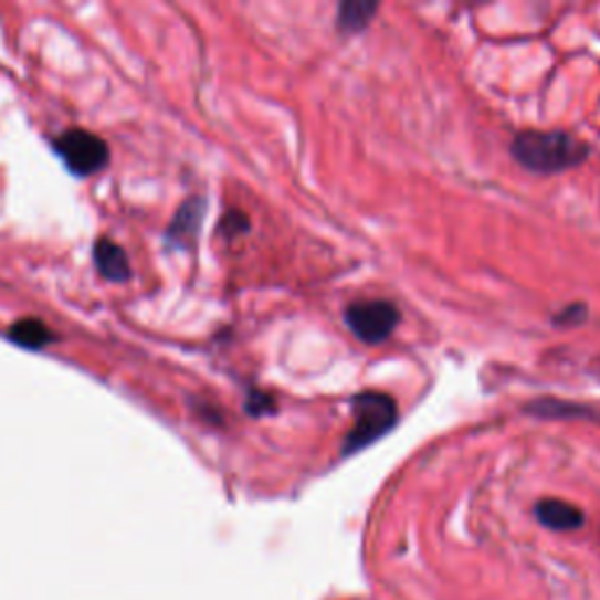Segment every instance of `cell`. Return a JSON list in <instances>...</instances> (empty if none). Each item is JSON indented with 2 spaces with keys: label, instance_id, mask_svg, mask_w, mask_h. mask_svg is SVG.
I'll list each match as a JSON object with an SVG mask.
<instances>
[{
  "label": "cell",
  "instance_id": "obj_1",
  "mask_svg": "<svg viewBox=\"0 0 600 600\" xmlns=\"http://www.w3.org/2000/svg\"><path fill=\"white\" fill-rule=\"evenodd\" d=\"M591 148L568 131H520L512 141L518 165L537 173H556L582 165Z\"/></svg>",
  "mask_w": 600,
  "mask_h": 600
},
{
  "label": "cell",
  "instance_id": "obj_2",
  "mask_svg": "<svg viewBox=\"0 0 600 600\" xmlns=\"http://www.w3.org/2000/svg\"><path fill=\"white\" fill-rule=\"evenodd\" d=\"M352 413L355 424L343 443L345 455L371 446V443H376L380 436L390 432L399 420L394 399L382 392H359L352 399Z\"/></svg>",
  "mask_w": 600,
  "mask_h": 600
},
{
  "label": "cell",
  "instance_id": "obj_3",
  "mask_svg": "<svg viewBox=\"0 0 600 600\" xmlns=\"http://www.w3.org/2000/svg\"><path fill=\"white\" fill-rule=\"evenodd\" d=\"M54 150L77 177H90V173L102 171L110 158L106 141L85 129L64 131L62 137L54 141Z\"/></svg>",
  "mask_w": 600,
  "mask_h": 600
},
{
  "label": "cell",
  "instance_id": "obj_4",
  "mask_svg": "<svg viewBox=\"0 0 600 600\" xmlns=\"http://www.w3.org/2000/svg\"><path fill=\"white\" fill-rule=\"evenodd\" d=\"M345 322L359 340L378 345L392 336L401 322V313L390 301H359L347 307Z\"/></svg>",
  "mask_w": 600,
  "mask_h": 600
},
{
  "label": "cell",
  "instance_id": "obj_5",
  "mask_svg": "<svg viewBox=\"0 0 600 600\" xmlns=\"http://www.w3.org/2000/svg\"><path fill=\"white\" fill-rule=\"evenodd\" d=\"M537 520L551 530H577L585 526V512L564 499H541L535 507Z\"/></svg>",
  "mask_w": 600,
  "mask_h": 600
},
{
  "label": "cell",
  "instance_id": "obj_6",
  "mask_svg": "<svg viewBox=\"0 0 600 600\" xmlns=\"http://www.w3.org/2000/svg\"><path fill=\"white\" fill-rule=\"evenodd\" d=\"M202 219H204V200H200V198L188 200L179 209V214L173 217L169 232H167V240L177 246H186L192 238L198 235Z\"/></svg>",
  "mask_w": 600,
  "mask_h": 600
},
{
  "label": "cell",
  "instance_id": "obj_7",
  "mask_svg": "<svg viewBox=\"0 0 600 600\" xmlns=\"http://www.w3.org/2000/svg\"><path fill=\"white\" fill-rule=\"evenodd\" d=\"M94 263L96 270L110 282H127L131 275L125 249L110 240H99V244L94 246Z\"/></svg>",
  "mask_w": 600,
  "mask_h": 600
},
{
  "label": "cell",
  "instance_id": "obj_8",
  "mask_svg": "<svg viewBox=\"0 0 600 600\" xmlns=\"http://www.w3.org/2000/svg\"><path fill=\"white\" fill-rule=\"evenodd\" d=\"M10 340L29 347V350H41V347L54 340V334L41 319H22L10 328Z\"/></svg>",
  "mask_w": 600,
  "mask_h": 600
},
{
  "label": "cell",
  "instance_id": "obj_9",
  "mask_svg": "<svg viewBox=\"0 0 600 600\" xmlns=\"http://www.w3.org/2000/svg\"><path fill=\"white\" fill-rule=\"evenodd\" d=\"M378 6L376 3H359V0H347V3L340 6L338 10V29L343 33H357L366 29V24L371 22V17L376 14Z\"/></svg>",
  "mask_w": 600,
  "mask_h": 600
},
{
  "label": "cell",
  "instance_id": "obj_10",
  "mask_svg": "<svg viewBox=\"0 0 600 600\" xmlns=\"http://www.w3.org/2000/svg\"><path fill=\"white\" fill-rule=\"evenodd\" d=\"M270 409H275L273 399L265 397V394H261V392H254V394L249 397V401H246V411H249L251 415H261L263 411H270Z\"/></svg>",
  "mask_w": 600,
  "mask_h": 600
},
{
  "label": "cell",
  "instance_id": "obj_11",
  "mask_svg": "<svg viewBox=\"0 0 600 600\" xmlns=\"http://www.w3.org/2000/svg\"><path fill=\"white\" fill-rule=\"evenodd\" d=\"M246 217L240 214V211H232V214H228V219L223 221V230L228 232V235H238V232H244L249 225H246Z\"/></svg>",
  "mask_w": 600,
  "mask_h": 600
}]
</instances>
